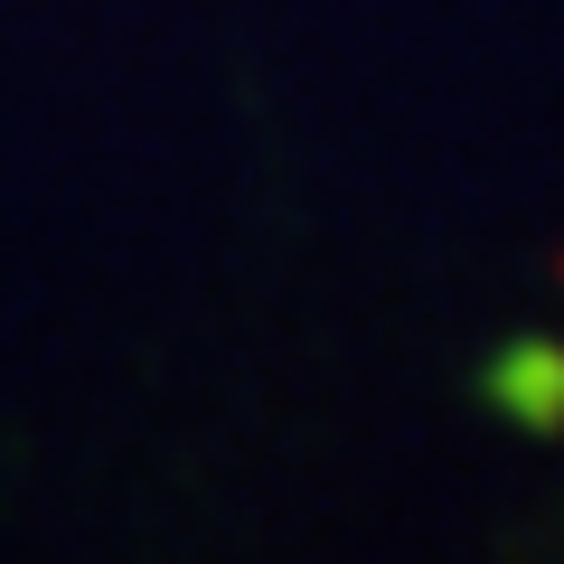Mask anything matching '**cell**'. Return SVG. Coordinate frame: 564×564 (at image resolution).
Wrapping results in <instances>:
<instances>
[{
  "label": "cell",
  "instance_id": "1",
  "mask_svg": "<svg viewBox=\"0 0 564 564\" xmlns=\"http://www.w3.org/2000/svg\"><path fill=\"white\" fill-rule=\"evenodd\" d=\"M480 395L518 433H564V348L555 339H499L480 358Z\"/></svg>",
  "mask_w": 564,
  "mask_h": 564
}]
</instances>
